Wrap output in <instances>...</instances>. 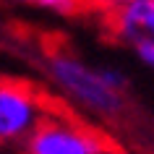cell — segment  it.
I'll use <instances>...</instances> for the list:
<instances>
[{
	"instance_id": "6da1fadb",
	"label": "cell",
	"mask_w": 154,
	"mask_h": 154,
	"mask_svg": "<svg viewBox=\"0 0 154 154\" xmlns=\"http://www.w3.org/2000/svg\"><path fill=\"white\" fill-rule=\"evenodd\" d=\"M47 73L57 89L86 112L107 120H115L125 112V91L107 81L102 65L94 68L73 52L52 50L47 57Z\"/></svg>"
},
{
	"instance_id": "7a4b0ae2",
	"label": "cell",
	"mask_w": 154,
	"mask_h": 154,
	"mask_svg": "<svg viewBox=\"0 0 154 154\" xmlns=\"http://www.w3.org/2000/svg\"><path fill=\"white\" fill-rule=\"evenodd\" d=\"M26 154H118L112 138L60 110H47L26 138Z\"/></svg>"
},
{
	"instance_id": "3957f363",
	"label": "cell",
	"mask_w": 154,
	"mask_h": 154,
	"mask_svg": "<svg viewBox=\"0 0 154 154\" xmlns=\"http://www.w3.org/2000/svg\"><path fill=\"white\" fill-rule=\"evenodd\" d=\"M50 110L47 97L21 79H0V141L29 138Z\"/></svg>"
},
{
	"instance_id": "277c9868",
	"label": "cell",
	"mask_w": 154,
	"mask_h": 154,
	"mask_svg": "<svg viewBox=\"0 0 154 154\" xmlns=\"http://www.w3.org/2000/svg\"><path fill=\"white\" fill-rule=\"evenodd\" d=\"M13 3L32 5V8H45V11H52V13H60V16H76L86 8L84 0H13Z\"/></svg>"
},
{
	"instance_id": "5b68a950",
	"label": "cell",
	"mask_w": 154,
	"mask_h": 154,
	"mask_svg": "<svg viewBox=\"0 0 154 154\" xmlns=\"http://www.w3.org/2000/svg\"><path fill=\"white\" fill-rule=\"evenodd\" d=\"M128 3H133V0H84V5H86V8L102 11L105 16H112V13H118V11L125 8Z\"/></svg>"
},
{
	"instance_id": "8992f818",
	"label": "cell",
	"mask_w": 154,
	"mask_h": 154,
	"mask_svg": "<svg viewBox=\"0 0 154 154\" xmlns=\"http://www.w3.org/2000/svg\"><path fill=\"white\" fill-rule=\"evenodd\" d=\"M131 47L136 50L138 60L144 65H149V68H154V39H149V37H141V39H136Z\"/></svg>"
},
{
	"instance_id": "52a82bcc",
	"label": "cell",
	"mask_w": 154,
	"mask_h": 154,
	"mask_svg": "<svg viewBox=\"0 0 154 154\" xmlns=\"http://www.w3.org/2000/svg\"><path fill=\"white\" fill-rule=\"evenodd\" d=\"M146 37H149V39H154V29H152V32H149V34H146Z\"/></svg>"
}]
</instances>
